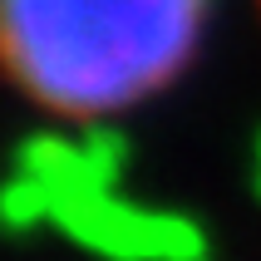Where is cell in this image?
<instances>
[{
    "label": "cell",
    "instance_id": "6da1fadb",
    "mask_svg": "<svg viewBox=\"0 0 261 261\" xmlns=\"http://www.w3.org/2000/svg\"><path fill=\"white\" fill-rule=\"evenodd\" d=\"M207 0H5V55L30 99L109 114L188 64Z\"/></svg>",
    "mask_w": 261,
    "mask_h": 261
}]
</instances>
